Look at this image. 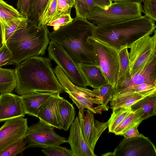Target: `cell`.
<instances>
[{"instance_id":"cell-14","label":"cell","mask_w":156,"mask_h":156,"mask_svg":"<svg viewBox=\"0 0 156 156\" xmlns=\"http://www.w3.org/2000/svg\"><path fill=\"white\" fill-rule=\"evenodd\" d=\"M143 83L156 86V57L147 62L134 75L120 82L114 89L113 97L128 87Z\"/></svg>"},{"instance_id":"cell-35","label":"cell","mask_w":156,"mask_h":156,"mask_svg":"<svg viewBox=\"0 0 156 156\" xmlns=\"http://www.w3.org/2000/svg\"><path fill=\"white\" fill-rule=\"evenodd\" d=\"M42 151L47 156H73L71 150L60 145L49 147L43 148Z\"/></svg>"},{"instance_id":"cell-15","label":"cell","mask_w":156,"mask_h":156,"mask_svg":"<svg viewBox=\"0 0 156 156\" xmlns=\"http://www.w3.org/2000/svg\"><path fill=\"white\" fill-rule=\"evenodd\" d=\"M25 115L20 96L11 93L0 94V122Z\"/></svg>"},{"instance_id":"cell-26","label":"cell","mask_w":156,"mask_h":156,"mask_svg":"<svg viewBox=\"0 0 156 156\" xmlns=\"http://www.w3.org/2000/svg\"><path fill=\"white\" fill-rule=\"evenodd\" d=\"M118 53L120 66L117 85L120 82L128 76L129 71V51L127 46L121 47L119 50Z\"/></svg>"},{"instance_id":"cell-23","label":"cell","mask_w":156,"mask_h":156,"mask_svg":"<svg viewBox=\"0 0 156 156\" xmlns=\"http://www.w3.org/2000/svg\"><path fill=\"white\" fill-rule=\"evenodd\" d=\"M16 85V76L14 69L0 68V93L12 92Z\"/></svg>"},{"instance_id":"cell-3","label":"cell","mask_w":156,"mask_h":156,"mask_svg":"<svg viewBox=\"0 0 156 156\" xmlns=\"http://www.w3.org/2000/svg\"><path fill=\"white\" fill-rule=\"evenodd\" d=\"M46 25L38 27L28 19L26 26L15 31L7 39L6 44L12 52L11 64L17 65L34 56H42L50 42Z\"/></svg>"},{"instance_id":"cell-24","label":"cell","mask_w":156,"mask_h":156,"mask_svg":"<svg viewBox=\"0 0 156 156\" xmlns=\"http://www.w3.org/2000/svg\"><path fill=\"white\" fill-rule=\"evenodd\" d=\"M28 18L25 17L10 21L5 24H1L3 43L5 44L9 37L16 30L25 27Z\"/></svg>"},{"instance_id":"cell-43","label":"cell","mask_w":156,"mask_h":156,"mask_svg":"<svg viewBox=\"0 0 156 156\" xmlns=\"http://www.w3.org/2000/svg\"><path fill=\"white\" fill-rule=\"evenodd\" d=\"M114 2H138L141 3L143 2L144 0H112Z\"/></svg>"},{"instance_id":"cell-9","label":"cell","mask_w":156,"mask_h":156,"mask_svg":"<svg viewBox=\"0 0 156 156\" xmlns=\"http://www.w3.org/2000/svg\"><path fill=\"white\" fill-rule=\"evenodd\" d=\"M53 126L39 119L37 123L28 127L25 140L26 149L60 145L66 143V140L56 133Z\"/></svg>"},{"instance_id":"cell-37","label":"cell","mask_w":156,"mask_h":156,"mask_svg":"<svg viewBox=\"0 0 156 156\" xmlns=\"http://www.w3.org/2000/svg\"><path fill=\"white\" fill-rule=\"evenodd\" d=\"M144 12L155 22L156 20V0H144Z\"/></svg>"},{"instance_id":"cell-20","label":"cell","mask_w":156,"mask_h":156,"mask_svg":"<svg viewBox=\"0 0 156 156\" xmlns=\"http://www.w3.org/2000/svg\"><path fill=\"white\" fill-rule=\"evenodd\" d=\"M142 120L156 115V93L140 100L129 107Z\"/></svg>"},{"instance_id":"cell-32","label":"cell","mask_w":156,"mask_h":156,"mask_svg":"<svg viewBox=\"0 0 156 156\" xmlns=\"http://www.w3.org/2000/svg\"><path fill=\"white\" fill-rule=\"evenodd\" d=\"M95 97L101 99L102 105H107L108 102L113 97L114 88L110 84L107 83L98 88L94 89Z\"/></svg>"},{"instance_id":"cell-19","label":"cell","mask_w":156,"mask_h":156,"mask_svg":"<svg viewBox=\"0 0 156 156\" xmlns=\"http://www.w3.org/2000/svg\"><path fill=\"white\" fill-rule=\"evenodd\" d=\"M77 64L88 86L96 89L108 83L98 65L86 63Z\"/></svg>"},{"instance_id":"cell-6","label":"cell","mask_w":156,"mask_h":156,"mask_svg":"<svg viewBox=\"0 0 156 156\" xmlns=\"http://www.w3.org/2000/svg\"><path fill=\"white\" fill-rule=\"evenodd\" d=\"M53 70L64 91L69 94L79 109L86 108L94 113L99 114L103 110H108L109 106L102 105L101 99L95 97L93 90L74 84L58 65Z\"/></svg>"},{"instance_id":"cell-31","label":"cell","mask_w":156,"mask_h":156,"mask_svg":"<svg viewBox=\"0 0 156 156\" xmlns=\"http://www.w3.org/2000/svg\"><path fill=\"white\" fill-rule=\"evenodd\" d=\"M57 0H50L37 23L38 27L46 25L50 22L56 13Z\"/></svg>"},{"instance_id":"cell-22","label":"cell","mask_w":156,"mask_h":156,"mask_svg":"<svg viewBox=\"0 0 156 156\" xmlns=\"http://www.w3.org/2000/svg\"><path fill=\"white\" fill-rule=\"evenodd\" d=\"M155 93L156 92H133L119 94L110 100V108L112 110L119 108H129L140 100Z\"/></svg>"},{"instance_id":"cell-11","label":"cell","mask_w":156,"mask_h":156,"mask_svg":"<svg viewBox=\"0 0 156 156\" xmlns=\"http://www.w3.org/2000/svg\"><path fill=\"white\" fill-rule=\"evenodd\" d=\"M112 156H156V149L154 144L147 137L142 134L127 138L120 142L113 152L102 155Z\"/></svg>"},{"instance_id":"cell-16","label":"cell","mask_w":156,"mask_h":156,"mask_svg":"<svg viewBox=\"0 0 156 156\" xmlns=\"http://www.w3.org/2000/svg\"><path fill=\"white\" fill-rule=\"evenodd\" d=\"M70 127L69 135L66 143L70 144L73 156H96L83 136L77 116Z\"/></svg>"},{"instance_id":"cell-21","label":"cell","mask_w":156,"mask_h":156,"mask_svg":"<svg viewBox=\"0 0 156 156\" xmlns=\"http://www.w3.org/2000/svg\"><path fill=\"white\" fill-rule=\"evenodd\" d=\"M76 112L72 104L62 97L58 106V119L60 129L67 131L75 119Z\"/></svg>"},{"instance_id":"cell-13","label":"cell","mask_w":156,"mask_h":156,"mask_svg":"<svg viewBox=\"0 0 156 156\" xmlns=\"http://www.w3.org/2000/svg\"><path fill=\"white\" fill-rule=\"evenodd\" d=\"M27 119L19 117L8 120L0 128V153L11 144L25 139Z\"/></svg>"},{"instance_id":"cell-44","label":"cell","mask_w":156,"mask_h":156,"mask_svg":"<svg viewBox=\"0 0 156 156\" xmlns=\"http://www.w3.org/2000/svg\"><path fill=\"white\" fill-rule=\"evenodd\" d=\"M3 44V38L1 24L0 22V48L2 47Z\"/></svg>"},{"instance_id":"cell-12","label":"cell","mask_w":156,"mask_h":156,"mask_svg":"<svg viewBox=\"0 0 156 156\" xmlns=\"http://www.w3.org/2000/svg\"><path fill=\"white\" fill-rule=\"evenodd\" d=\"M78 118L83 136L89 147L94 151L95 145L102 133L108 127V122L95 120L90 111L79 109Z\"/></svg>"},{"instance_id":"cell-8","label":"cell","mask_w":156,"mask_h":156,"mask_svg":"<svg viewBox=\"0 0 156 156\" xmlns=\"http://www.w3.org/2000/svg\"><path fill=\"white\" fill-rule=\"evenodd\" d=\"M144 36L127 46L129 71L128 76L135 73L148 60L156 57V30L154 35Z\"/></svg>"},{"instance_id":"cell-18","label":"cell","mask_w":156,"mask_h":156,"mask_svg":"<svg viewBox=\"0 0 156 156\" xmlns=\"http://www.w3.org/2000/svg\"><path fill=\"white\" fill-rule=\"evenodd\" d=\"M55 93L36 92L20 96L26 114L37 117L41 106Z\"/></svg>"},{"instance_id":"cell-40","label":"cell","mask_w":156,"mask_h":156,"mask_svg":"<svg viewBox=\"0 0 156 156\" xmlns=\"http://www.w3.org/2000/svg\"><path fill=\"white\" fill-rule=\"evenodd\" d=\"M30 0H18L17 10L24 16L27 18Z\"/></svg>"},{"instance_id":"cell-42","label":"cell","mask_w":156,"mask_h":156,"mask_svg":"<svg viewBox=\"0 0 156 156\" xmlns=\"http://www.w3.org/2000/svg\"><path fill=\"white\" fill-rule=\"evenodd\" d=\"M97 6L103 10H107L111 5L112 0H93Z\"/></svg>"},{"instance_id":"cell-36","label":"cell","mask_w":156,"mask_h":156,"mask_svg":"<svg viewBox=\"0 0 156 156\" xmlns=\"http://www.w3.org/2000/svg\"><path fill=\"white\" fill-rule=\"evenodd\" d=\"M156 92V86L147 83L134 85L124 89L116 95L123 93L133 92Z\"/></svg>"},{"instance_id":"cell-7","label":"cell","mask_w":156,"mask_h":156,"mask_svg":"<svg viewBox=\"0 0 156 156\" xmlns=\"http://www.w3.org/2000/svg\"><path fill=\"white\" fill-rule=\"evenodd\" d=\"M99 66L108 83L115 88L117 84L120 61L118 51L108 43L94 37L88 38Z\"/></svg>"},{"instance_id":"cell-4","label":"cell","mask_w":156,"mask_h":156,"mask_svg":"<svg viewBox=\"0 0 156 156\" xmlns=\"http://www.w3.org/2000/svg\"><path fill=\"white\" fill-rule=\"evenodd\" d=\"M156 28L155 22L145 15L114 24L96 26L93 36L119 50L144 36L152 35Z\"/></svg>"},{"instance_id":"cell-25","label":"cell","mask_w":156,"mask_h":156,"mask_svg":"<svg viewBox=\"0 0 156 156\" xmlns=\"http://www.w3.org/2000/svg\"><path fill=\"white\" fill-rule=\"evenodd\" d=\"M25 17L12 6L3 0H0V22L1 23L5 24L10 21Z\"/></svg>"},{"instance_id":"cell-5","label":"cell","mask_w":156,"mask_h":156,"mask_svg":"<svg viewBox=\"0 0 156 156\" xmlns=\"http://www.w3.org/2000/svg\"><path fill=\"white\" fill-rule=\"evenodd\" d=\"M144 12L141 3L135 2H114L107 10L96 6L86 19L97 26L108 25L140 17Z\"/></svg>"},{"instance_id":"cell-33","label":"cell","mask_w":156,"mask_h":156,"mask_svg":"<svg viewBox=\"0 0 156 156\" xmlns=\"http://www.w3.org/2000/svg\"><path fill=\"white\" fill-rule=\"evenodd\" d=\"M25 139L11 144L0 153V156H15L22 153L26 149Z\"/></svg>"},{"instance_id":"cell-39","label":"cell","mask_w":156,"mask_h":156,"mask_svg":"<svg viewBox=\"0 0 156 156\" xmlns=\"http://www.w3.org/2000/svg\"><path fill=\"white\" fill-rule=\"evenodd\" d=\"M73 20V19L71 17L70 14H67L62 16L48 23L46 25L53 26L54 30H56L60 27L66 25L71 22Z\"/></svg>"},{"instance_id":"cell-30","label":"cell","mask_w":156,"mask_h":156,"mask_svg":"<svg viewBox=\"0 0 156 156\" xmlns=\"http://www.w3.org/2000/svg\"><path fill=\"white\" fill-rule=\"evenodd\" d=\"M76 17L86 19L88 14L97 6L93 0H75Z\"/></svg>"},{"instance_id":"cell-2","label":"cell","mask_w":156,"mask_h":156,"mask_svg":"<svg viewBox=\"0 0 156 156\" xmlns=\"http://www.w3.org/2000/svg\"><path fill=\"white\" fill-rule=\"evenodd\" d=\"M95 26L86 19L75 17L71 22L49 32V37L51 41L58 44L76 63L98 65L93 47L88 41L93 35Z\"/></svg>"},{"instance_id":"cell-28","label":"cell","mask_w":156,"mask_h":156,"mask_svg":"<svg viewBox=\"0 0 156 156\" xmlns=\"http://www.w3.org/2000/svg\"><path fill=\"white\" fill-rule=\"evenodd\" d=\"M132 111L129 108H119L112 110L108 122L109 132L113 133L118 126Z\"/></svg>"},{"instance_id":"cell-10","label":"cell","mask_w":156,"mask_h":156,"mask_svg":"<svg viewBox=\"0 0 156 156\" xmlns=\"http://www.w3.org/2000/svg\"><path fill=\"white\" fill-rule=\"evenodd\" d=\"M49 58L61 69L75 85L87 88V84L76 63L57 43L50 41L48 48Z\"/></svg>"},{"instance_id":"cell-27","label":"cell","mask_w":156,"mask_h":156,"mask_svg":"<svg viewBox=\"0 0 156 156\" xmlns=\"http://www.w3.org/2000/svg\"><path fill=\"white\" fill-rule=\"evenodd\" d=\"M50 0H30L27 18L37 25L39 17Z\"/></svg>"},{"instance_id":"cell-17","label":"cell","mask_w":156,"mask_h":156,"mask_svg":"<svg viewBox=\"0 0 156 156\" xmlns=\"http://www.w3.org/2000/svg\"><path fill=\"white\" fill-rule=\"evenodd\" d=\"M60 93H55L40 107L37 117L44 122L60 129L58 119V106Z\"/></svg>"},{"instance_id":"cell-34","label":"cell","mask_w":156,"mask_h":156,"mask_svg":"<svg viewBox=\"0 0 156 156\" xmlns=\"http://www.w3.org/2000/svg\"><path fill=\"white\" fill-rule=\"evenodd\" d=\"M74 3L75 0H57L56 13L50 22L62 15L70 14L71 9Z\"/></svg>"},{"instance_id":"cell-29","label":"cell","mask_w":156,"mask_h":156,"mask_svg":"<svg viewBox=\"0 0 156 156\" xmlns=\"http://www.w3.org/2000/svg\"><path fill=\"white\" fill-rule=\"evenodd\" d=\"M142 121L136 114L132 112L118 126L113 133L116 135H121L133 126H139Z\"/></svg>"},{"instance_id":"cell-1","label":"cell","mask_w":156,"mask_h":156,"mask_svg":"<svg viewBox=\"0 0 156 156\" xmlns=\"http://www.w3.org/2000/svg\"><path fill=\"white\" fill-rule=\"evenodd\" d=\"M49 58L34 56L16 65L15 92L20 96L36 92H63Z\"/></svg>"},{"instance_id":"cell-41","label":"cell","mask_w":156,"mask_h":156,"mask_svg":"<svg viewBox=\"0 0 156 156\" xmlns=\"http://www.w3.org/2000/svg\"><path fill=\"white\" fill-rule=\"evenodd\" d=\"M138 126L136 125L127 130L121 135L127 138L133 137L140 136V134L137 129Z\"/></svg>"},{"instance_id":"cell-38","label":"cell","mask_w":156,"mask_h":156,"mask_svg":"<svg viewBox=\"0 0 156 156\" xmlns=\"http://www.w3.org/2000/svg\"><path fill=\"white\" fill-rule=\"evenodd\" d=\"M13 55L6 44L3 43L0 48V68L4 65H10Z\"/></svg>"}]
</instances>
